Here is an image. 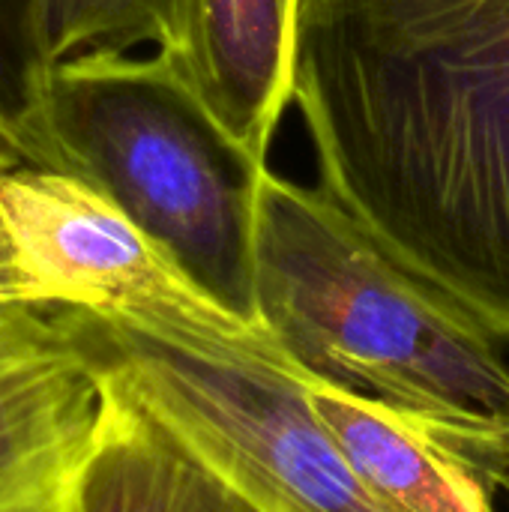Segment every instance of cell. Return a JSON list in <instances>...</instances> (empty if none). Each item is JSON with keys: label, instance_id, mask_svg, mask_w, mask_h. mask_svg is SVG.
Listing matches in <instances>:
<instances>
[{"label": "cell", "instance_id": "6da1fadb", "mask_svg": "<svg viewBox=\"0 0 509 512\" xmlns=\"http://www.w3.org/2000/svg\"><path fill=\"white\" fill-rule=\"evenodd\" d=\"M321 186L509 345V0H300Z\"/></svg>", "mask_w": 509, "mask_h": 512}, {"label": "cell", "instance_id": "7a4b0ae2", "mask_svg": "<svg viewBox=\"0 0 509 512\" xmlns=\"http://www.w3.org/2000/svg\"><path fill=\"white\" fill-rule=\"evenodd\" d=\"M255 303L261 330L303 378L435 429L498 489L509 471L501 342L396 261L324 189L267 171Z\"/></svg>", "mask_w": 509, "mask_h": 512}, {"label": "cell", "instance_id": "3957f363", "mask_svg": "<svg viewBox=\"0 0 509 512\" xmlns=\"http://www.w3.org/2000/svg\"><path fill=\"white\" fill-rule=\"evenodd\" d=\"M15 120L27 162L105 192L216 303L261 330L255 231L270 165L231 138L159 54L27 63Z\"/></svg>", "mask_w": 509, "mask_h": 512}, {"label": "cell", "instance_id": "277c9868", "mask_svg": "<svg viewBox=\"0 0 509 512\" xmlns=\"http://www.w3.org/2000/svg\"><path fill=\"white\" fill-rule=\"evenodd\" d=\"M93 372L261 512H387L273 342L150 333L54 315Z\"/></svg>", "mask_w": 509, "mask_h": 512}, {"label": "cell", "instance_id": "5b68a950", "mask_svg": "<svg viewBox=\"0 0 509 512\" xmlns=\"http://www.w3.org/2000/svg\"><path fill=\"white\" fill-rule=\"evenodd\" d=\"M0 306L150 333L273 342L216 303L105 192L33 162L0 174Z\"/></svg>", "mask_w": 509, "mask_h": 512}, {"label": "cell", "instance_id": "8992f818", "mask_svg": "<svg viewBox=\"0 0 509 512\" xmlns=\"http://www.w3.org/2000/svg\"><path fill=\"white\" fill-rule=\"evenodd\" d=\"M102 405L54 315L0 306V512H81Z\"/></svg>", "mask_w": 509, "mask_h": 512}, {"label": "cell", "instance_id": "52a82bcc", "mask_svg": "<svg viewBox=\"0 0 509 512\" xmlns=\"http://www.w3.org/2000/svg\"><path fill=\"white\" fill-rule=\"evenodd\" d=\"M300 0H177L159 60L255 159L294 105Z\"/></svg>", "mask_w": 509, "mask_h": 512}, {"label": "cell", "instance_id": "ba28073f", "mask_svg": "<svg viewBox=\"0 0 509 512\" xmlns=\"http://www.w3.org/2000/svg\"><path fill=\"white\" fill-rule=\"evenodd\" d=\"M357 477L387 512H498L495 483L435 429L348 390L309 381Z\"/></svg>", "mask_w": 509, "mask_h": 512}, {"label": "cell", "instance_id": "9c48e42d", "mask_svg": "<svg viewBox=\"0 0 509 512\" xmlns=\"http://www.w3.org/2000/svg\"><path fill=\"white\" fill-rule=\"evenodd\" d=\"M102 390L81 512H261L141 405L105 381Z\"/></svg>", "mask_w": 509, "mask_h": 512}, {"label": "cell", "instance_id": "30bf717a", "mask_svg": "<svg viewBox=\"0 0 509 512\" xmlns=\"http://www.w3.org/2000/svg\"><path fill=\"white\" fill-rule=\"evenodd\" d=\"M177 0H27L21 36L27 63L45 66L90 51L162 48Z\"/></svg>", "mask_w": 509, "mask_h": 512}, {"label": "cell", "instance_id": "8fae6325", "mask_svg": "<svg viewBox=\"0 0 509 512\" xmlns=\"http://www.w3.org/2000/svg\"><path fill=\"white\" fill-rule=\"evenodd\" d=\"M24 162H27V150H24V138L18 132L15 111H9L0 102V174L18 168Z\"/></svg>", "mask_w": 509, "mask_h": 512}, {"label": "cell", "instance_id": "7c38bea8", "mask_svg": "<svg viewBox=\"0 0 509 512\" xmlns=\"http://www.w3.org/2000/svg\"><path fill=\"white\" fill-rule=\"evenodd\" d=\"M498 492H504L507 495V501H509V471L501 477V483H498Z\"/></svg>", "mask_w": 509, "mask_h": 512}]
</instances>
